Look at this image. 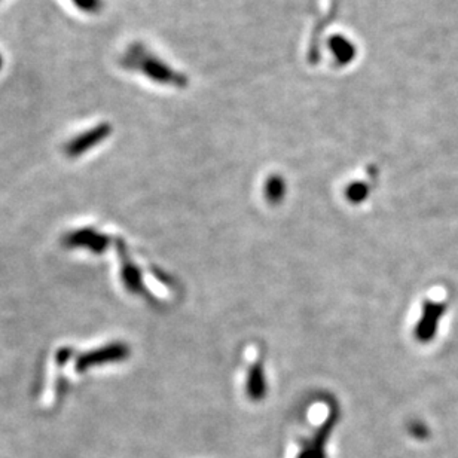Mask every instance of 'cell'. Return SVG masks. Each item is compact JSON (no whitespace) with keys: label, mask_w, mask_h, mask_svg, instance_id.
I'll list each match as a JSON object with an SVG mask.
<instances>
[{"label":"cell","mask_w":458,"mask_h":458,"mask_svg":"<svg viewBox=\"0 0 458 458\" xmlns=\"http://www.w3.org/2000/svg\"><path fill=\"white\" fill-rule=\"evenodd\" d=\"M128 354H130V350L125 344H119V342L110 344V345L103 346V349H100V350H95V351L79 356L76 360V370L83 372V370H87L97 365L118 362V360H123Z\"/></svg>","instance_id":"obj_1"},{"label":"cell","mask_w":458,"mask_h":458,"mask_svg":"<svg viewBox=\"0 0 458 458\" xmlns=\"http://www.w3.org/2000/svg\"><path fill=\"white\" fill-rule=\"evenodd\" d=\"M63 244L66 247H71V248L82 247V248L91 250V252H94V253H102L109 244V239L100 232H97L91 228H87V229L68 232L63 239Z\"/></svg>","instance_id":"obj_2"},{"label":"cell","mask_w":458,"mask_h":458,"mask_svg":"<svg viewBox=\"0 0 458 458\" xmlns=\"http://www.w3.org/2000/svg\"><path fill=\"white\" fill-rule=\"evenodd\" d=\"M443 311H445V303L427 301V303L423 308L421 320L418 322V325H416V329H415L416 339H420L423 342L432 339V337L435 335V332L438 329V323L440 320Z\"/></svg>","instance_id":"obj_3"},{"label":"cell","mask_w":458,"mask_h":458,"mask_svg":"<svg viewBox=\"0 0 458 458\" xmlns=\"http://www.w3.org/2000/svg\"><path fill=\"white\" fill-rule=\"evenodd\" d=\"M110 131H112V128H110L109 125L103 123V125H99V127L90 130L88 133L80 134L79 137L73 138V140L66 146V154L72 158L82 155L83 152H87L97 143L103 142Z\"/></svg>","instance_id":"obj_4"},{"label":"cell","mask_w":458,"mask_h":458,"mask_svg":"<svg viewBox=\"0 0 458 458\" xmlns=\"http://www.w3.org/2000/svg\"><path fill=\"white\" fill-rule=\"evenodd\" d=\"M333 426H335V416H330L327 423H325L323 427L315 433V436L305 443L298 458H326L325 448Z\"/></svg>","instance_id":"obj_5"},{"label":"cell","mask_w":458,"mask_h":458,"mask_svg":"<svg viewBox=\"0 0 458 458\" xmlns=\"http://www.w3.org/2000/svg\"><path fill=\"white\" fill-rule=\"evenodd\" d=\"M267 392V385H265V378H263V372L262 366L256 365L252 369H250L248 373V380H247V393L250 399L253 400H260Z\"/></svg>","instance_id":"obj_6"},{"label":"cell","mask_w":458,"mask_h":458,"mask_svg":"<svg viewBox=\"0 0 458 458\" xmlns=\"http://www.w3.org/2000/svg\"><path fill=\"white\" fill-rule=\"evenodd\" d=\"M142 68L152 79H155V80H159V82H173L174 80L173 72L169 71V68H167L165 66H162L159 61L146 60V61H143Z\"/></svg>","instance_id":"obj_7"},{"label":"cell","mask_w":458,"mask_h":458,"mask_svg":"<svg viewBox=\"0 0 458 458\" xmlns=\"http://www.w3.org/2000/svg\"><path fill=\"white\" fill-rule=\"evenodd\" d=\"M284 191H286V186H284V182H283L282 177L274 176V177H271L268 180V183H267V198L271 203H279L284 195Z\"/></svg>","instance_id":"obj_8"},{"label":"cell","mask_w":458,"mask_h":458,"mask_svg":"<svg viewBox=\"0 0 458 458\" xmlns=\"http://www.w3.org/2000/svg\"><path fill=\"white\" fill-rule=\"evenodd\" d=\"M123 283L131 291H138L140 289V275L133 265H125L123 268Z\"/></svg>","instance_id":"obj_9"},{"label":"cell","mask_w":458,"mask_h":458,"mask_svg":"<svg viewBox=\"0 0 458 458\" xmlns=\"http://www.w3.org/2000/svg\"><path fill=\"white\" fill-rule=\"evenodd\" d=\"M366 193H368V189L363 183H356L346 189V198L353 203H358V201H363L366 198Z\"/></svg>","instance_id":"obj_10"},{"label":"cell","mask_w":458,"mask_h":458,"mask_svg":"<svg viewBox=\"0 0 458 458\" xmlns=\"http://www.w3.org/2000/svg\"><path fill=\"white\" fill-rule=\"evenodd\" d=\"M76 4H78V6L87 9V11H92L97 8L95 0H76Z\"/></svg>","instance_id":"obj_11"}]
</instances>
